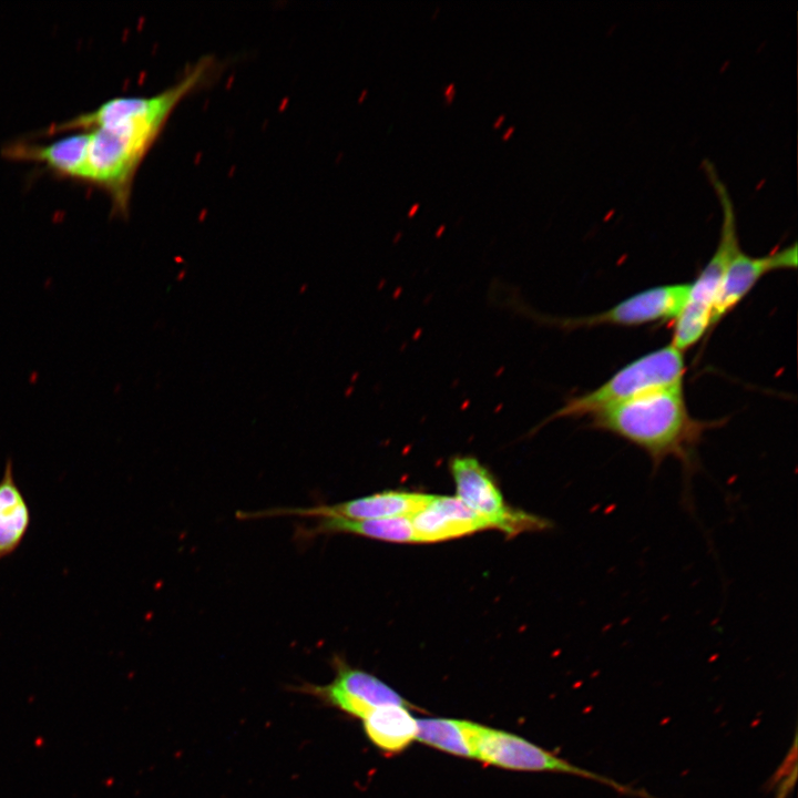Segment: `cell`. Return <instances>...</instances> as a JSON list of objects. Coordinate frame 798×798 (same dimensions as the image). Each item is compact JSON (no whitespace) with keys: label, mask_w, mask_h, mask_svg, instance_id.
I'll return each instance as SVG.
<instances>
[{"label":"cell","mask_w":798,"mask_h":798,"mask_svg":"<svg viewBox=\"0 0 798 798\" xmlns=\"http://www.w3.org/2000/svg\"><path fill=\"white\" fill-rule=\"evenodd\" d=\"M457 498L487 520L491 529L514 536L521 532L542 531L551 523L540 516L509 507L490 471L472 456H457L450 461Z\"/></svg>","instance_id":"5"},{"label":"cell","mask_w":798,"mask_h":798,"mask_svg":"<svg viewBox=\"0 0 798 798\" xmlns=\"http://www.w3.org/2000/svg\"><path fill=\"white\" fill-rule=\"evenodd\" d=\"M332 533L356 534L387 542L418 543L410 516L377 520L320 518L311 526L300 525L296 530V538L308 541L318 535Z\"/></svg>","instance_id":"12"},{"label":"cell","mask_w":798,"mask_h":798,"mask_svg":"<svg viewBox=\"0 0 798 798\" xmlns=\"http://www.w3.org/2000/svg\"><path fill=\"white\" fill-rule=\"evenodd\" d=\"M684 375L682 351L672 344L663 346L626 364L600 387L566 399L543 424L553 419L592 417L640 395L682 385Z\"/></svg>","instance_id":"4"},{"label":"cell","mask_w":798,"mask_h":798,"mask_svg":"<svg viewBox=\"0 0 798 798\" xmlns=\"http://www.w3.org/2000/svg\"><path fill=\"white\" fill-rule=\"evenodd\" d=\"M362 722L365 734L369 740L386 753L402 751L417 736V719L406 706L383 705L377 707Z\"/></svg>","instance_id":"14"},{"label":"cell","mask_w":798,"mask_h":798,"mask_svg":"<svg viewBox=\"0 0 798 798\" xmlns=\"http://www.w3.org/2000/svg\"><path fill=\"white\" fill-rule=\"evenodd\" d=\"M418 543L440 542L491 529L490 523L457 497L433 495L410 516Z\"/></svg>","instance_id":"11"},{"label":"cell","mask_w":798,"mask_h":798,"mask_svg":"<svg viewBox=\"0 0 798 798\" xmlns=\"http://www.w3.org/2000/svg\"><path fill=\"white\" fill-rule=\"evenodd\" d=\"M479 724L453 718L417 719L420 743L451 755L475 758V740Z\"/></svg>","instance_id":"15"},{"label":"cell","mask_w":798,"mask_h":798,"mask_svg":"<svg viewBox=\"0 0 798 798\" xmlns=\"http://www.w3.org/2000/svg\"><path fill=\"white\" fill-rule=\"evenodd\" d=\"M796 779V738L786 760L775 774L773 785L778 784L776 798H786L791 790Z\"/></svg>","instance_id":"16"},{"label":"cell","mask_w":798,"mask_h":798,"mask_svg":"<svg viewBox=\"0 0 798 798\" xmlns=\"http://www.w3.org/2000/svg\"><path fill=\"white\" fill-rule=\"evenodd\" d=\"M504 120H505V114H503V113L500 114V115L498 116V119L493 122V127H494V129L499 127Z\"/></svg>","instance_id":"19"},{"label":"cell","mask_w":798,"mask_h":798,"mask_svg":"<svg viewBox=\"0 0 798 798\" xmlns=\"http://www.w3.org/2000/svg\"><path fill=\"white\" fill-rule=\"evenodd\" d=\"M590 418L593 429L612 433L642 449L654 469L673 457L682 462L686 473H692L695 468L696 450L704 432L719 423L689 415L683 383L640 395Z\"/></svg>","instance_id":"2"},{"label":"cell","mask_w":798,"mask_h":798,"mask_svg":"<svg viewBox=\"0 0 798 798\" xmlns=\"http://www.w3.org/2000/svg\"><path fill=\"white\" fill-rule=\"evenodd\" d=\"M514 130H515L514 126H512V125L509 126V127L503 132V134H502V140H508V139L512 135V133L514 132Z\"/></svg>","instance_id":"18"},{"label":"cell","mask_w":798,"mask_h":798,"mask_svg":"<svg viewBox=\"0 0 798 798\" xmlns=\"http://www.w3.org/2000/svg\"><path fill=\"white\" fill-rule=\"evenodd\" d=\"M419 204H420V203H418V202H417V203H413V205L410 207V209H409V212H408V215H409V216H411V215H413V214L416 213V211L419 208Z\"/></svg>","instance_id":"20"},{"label":"cell","mask_w":798,"mask_h":798,"mask_svg":"<svg viewBox=\"0 0 798 798\" xmlns=\"http://www.w3.org/2000/svg\"><path fill=\"white\" fill-rule=\"evenodd\" d=\"M30 523V508L16 482L13 462L9 458L0 480V561L20 546Z\"/></svg>","instance_id":"13"},{"label":"cell","mask_w":798,"mask_h":798,"mask_svg":"<svg viewBox=\"0 0 798 798\" xmlns=\"http://www.w3.org/2000/svg\"><path fill=\"white\" fill-rule=\"evenodd\" d=\"M456 94V84L453 82L448 83L443 88V95L447 104L452 103Z\"/></svg>","instance_id":"17"},{"label":"cell","mask_w":798,"mask_h":798,"mask_svg":"<svg viewBox=\"0 0 798 798\" xmlns=\"http://www.w3.org/2000/svg\"><path fill=\"white\" fill-rule=\"evenodd\" d=\"M797 264L796 242L764 256H750L739 249L725 272L714 306L710 328L734 310L765 275L775 270L795 269Z\"/></svg>","instance_id":"10"},{"label":"cell","mask_w":798,"mask_h":798,"mask_svg":"<svg viewBox=\"0 0 798 798\" xmlns=\"http://www.w3.org/2000/svg\"><path fill=\"white\" fill-rule=\"evenodd\" d=\"M222 69V62L214 55H203L177 81L156 94L112 98L93 111L50 125L40 135L85 131L80 182L105 192L112 213L126 217L136 173L170 117L186 98L209 86Z\"/></svg>","instance_id":"1"},{"label":"cell","mask_w":798,"mask_h":798,"mask_svg":"<svg viewBox=\"0 0 798 798\" xmlns=\"http://www.w3.org/2000/svg\"><path fill=\"white\" fill-rule=\"evenodd\" d=\"M703 167L710 181L723 212L719 239L709 260L690 283L686 301L675 317L672 345L679 351L695 346L712 327L714 306L727 266L740 249L734 202L715 165L705 160Z\"/></svg>","instance_id":"3"},{"label":"cell","mask_w":798,"mask_h":798,"mask_svg":"<svg viewBox=\"0 0 798 798\" xmlns=\"http://www.w3.org/2000/svg\"><path fill=\"white\" fill-rule=\"evenodd\" d=\"M432 494L409 491H385L335 504H319L306 508H275L255 512H237L241 520L299 516V518H341L348 520H377L397 516H411L424 508Z\"/></svg>","instance_id":"8"},{"label":"cell","mask_w":798,"mask_h":798,"mask_svg":"<svg viewBox=\"0 0 798 798\" xmlns=\"http://www.w3.org/2000/svg\"><path fill=\"white\" fill-rule=\"evenodd\" d=\"M475 758L505 769L552 771L586 777L607 785L622 794L638 798H655L642 789H634L611 778L574 766L518 735L480 724L475 740Z\"/></svg>","instance_id":"6"},{"label":"cell","mask_w":798,"mask_h":798,"mask_svg":"<svg viewBox=\"0 0 798 798\" xmlns=\"http://www.w3.org/2000/svg\"><path fill=\"white\" fill-rule=\"evenodd\" d=\"M331 665L335 677L330 683H304L297 689L360 719L383 705L411 707L393 688L372 674L351 667L344 658L335 656Z\"/></svg>","instance_id":"7"},{"label":"cell","mask_w":798,"mask_h":798,"mask_svg":"<svg viewBox=\"0 0 798 798\" xmlns=\"http://www.w3.org/2000/svg\"><path fill=\"white\" fill-rule=\"evenodd\" d=\"M688 283L668 284L638 291L613 307L594 315L563 319L565 328L620 326L634 327L667 319L674 320L689 291Z\"/></svg>","instance_id":"9"}]
</instances>
